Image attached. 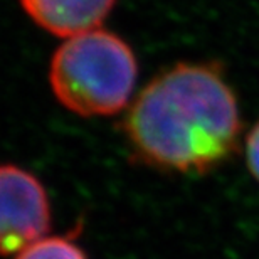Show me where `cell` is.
<instances>
[{"instance_id":"cell-1","label":"cell","mask_w":259,"mask_h":259,"mask_svg":"<svg viewBox=\"0 0 259 259\" xmlns=\"http://www.w3.org/2000/svg\"><path fill=\"white\" fill-rule=\"evenodd\" d=\"M241 110L214 63H177L135 96L121 120L132 153L162 172L204 175L237 150Z\"/></svg>"},{"instance_id":"cell-2","label":"cell","mask_w":259,"mask_h":259,"mask_svg":"<svg viewBox=\"0 0 259 259\" xmlns=\"http://www.w3.org/2000/svg\"><path fill=\"white\" fill-rule=\"evenodd\" d=\"M137 77L138 61L132 46L103 27L64 39L49 64L54 98L82 118H106L128 110Z\"/></svg>"},{"instance_id":"cell-3","label":"cell","mask_w":259,"mask_h":259,"mask_svg":"<svg viewBox=\"0 0 259 259\" xmlns=\"http://www.w3.org/2000/svg\"><path fill=\"white\" fill-rule=\"evenodd\" d=\"M51 219L49 197L40 180L17 165H0V256L42 239Z\"/></svg>"},{"instance_id":"cell-4","label":"cell","mask_w":259,"mask_h":259,"mask_svg":"<svg viewBox=\"0 0 259 259\" xmlns=\"http://www.w3.org/2000/svg\"><path fill=\"white\" fill-rule=\"evenodd\" d=\"M116 0H20L27 17L61 39L100 29Z\"/></svg>"},{"instance_id":"cell-5","label":"cell","mask_w":259,"mask_h":259,"mask_svg":"<svg viewBox=\"0 0 259 259\" xmlns=\"http://www.w3.org/2000/svg\"><path fill=\"white\" fill-rule=\"evenodd\" d=\"M15 259H88V254L72 236H58L42 237L20 251Z\"/></svg>"},{"instance_id":"cell-6","label":"cell","mask_w":259,"mask_h":259,"mask_svg":"<svg viewBox=\"0 0 259 259\" xmlns=\"http://www.w3.org/2000/svg\"><path fill=\"white\" fill-rule=\"evenodd\" d=\"M246 162L252 177L259 182V120L246 138Z\"/></svg>"}]
</instances>
